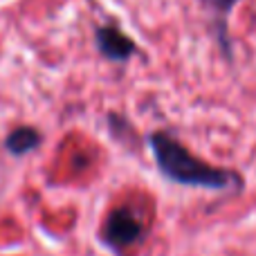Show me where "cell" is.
Instances as JSON below:
<instances>
[{"label":"cell","mask_w":256,"mask_h":256,"mask_svg":"<svg viewBox=\"0 0 256 256\" xmlns=\"http://www.w3.org/2000/svg\"><path fill=\"white\" fill-rule=\"evenodd\" d=\"M148 146L158 171L166 180L182 186H200L209 191H240L243 178L232 168L214 166L200 160L184 144L164 130H153L148 135Z\"/></svg>","instance_id":"1"},{"label":"cell","mask_w":256,"mask_h":256,"mask_svg":"<svg viewBox=\"0 0 256 256\" xmlns=\"http://www.w3.org/2000/svg\"><path fill=\"white\" fill-rule=\"evenodd\" d=\"M144 234H146L144 220L130 207H115L112 212H108V216L102 222V230H99L102 245L117 256H122L126 250L135 248V245H140L144 240Z\"/></svg>","instance_id":"2"},{"label":"cell","mask_w":256,"mask_h":256,"mask_svg":"<svg viewBox=\"0 0 256 256\" xmlns=\"http://www.w3.org/2000/svg\"><path fill=\"white\" fill-rule=\"evenodd\" d=\"M94 48L106 61L126 63L137 54V45L126 32L115 25H99L94 27Z\"/></svg>","instance_id":"3"},{"label":"cell","mask_w":256,"mask_h":256,"mask_svg":"<svg viewBox=\"0 0 256 256\" xmlns=\"http://www.w3.org/2000/svg\"><path fill=\"white\" fill-rule=\"evenodd\" d=\"M238 2L240 0H202V7L207 9L209 22H212V34L227 61L234 58L232 38H230V14L234 12V7Z\"/></svg>","instance_id":"4"},{"label":"cell","mask_w":256,"mask_h":256,"mask_svg":"<svg viewBox=\"0 0 256 256\" xmlns=\"http://www.w3.org/2000/svg\"><path fill=\"white\" fill-rule=\"evenodd\" d=\"M40 130L34 126H18L4 137V148L12 153L14 158H22V155L32 153L40 146Z\"/></svg>","instance_id":"5"}]
</instances>
